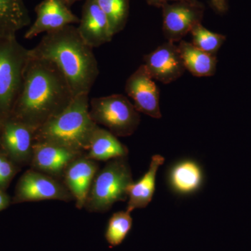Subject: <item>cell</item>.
I'll use <instances>...</instances> for the list:
<instances>
[{
    "label": "cell",
    "mask_w": 251,
    "mask_h": 251,
    "mask_svg": "<svg viewBox=\"0 0 251 251\" xmlns=\"http://www.w3.org/2000/svg\"><path fill=\"white\" fill-rule=\"evenodd\" d=\"M74 97L67 80L53 63L31 55L10 117L36 131L65 110Z\"/></svg>",
    "instance_id": "obj_1"
},
{
    "label": "cell",
    "mask_w": 251,
    "mask_h": 251,
    "mask_svg": "<svg viewBox=\"0 0 251 251\" xmlns=\"http://www.w3.org/2000/svg\"><path fill=\"white\" fill-rule=\"evenodd\" d=\"M93 49L82 39L77 27L71 25L46 33L30 54L53 63L75 97L90 94L100 73Z\"/></svg>",
    "instance_id": "obj_2"
},
{
    "label": "cell",
    "mask_w": 251,
    "mask_h": 251,
    "mask_svg": "<svg viewBox=\"0 0 251 251\" xmlns=\"http://www.w3.org/2000/svg\"><path fill=\"white\" fill-rule=\"evenodd\" d=\"M98 125L91 118L89 94L75 96L65 110L34 133V142L49 143L85 154Z\"/></svg>",
    "instance_id": "obj_3"
},
{
    "label": "cell",
    "mask_w": 251,
    "mask_h": 251,
    "mask_svg": "<svg viewBox=\"0 0 251 251\" xmlns=\"http://www.w3.org/2000/svg\"><path fill=\"white\" fill-rule=\"evenodd\" d=\"M30 57L16 36L0 38V126L11 117Z\"/></svg>",
    "instance_id": "obj_4"
},
{
    "label": "cell",
    "mask_w": 251,
    "mask_h": 251,
    "mask_svg": "<svg viewBox=\"0 0 251 251\" xmlns=\"http://www.w3.org/2000/svg\"><path fill=\"white\" fill-rule=\"evenodd\" d=\"M133 182L127 157L108 161L96 175L84 208L89 212H106L115 203L128 199V187Z\"/></svg>",
    "instance_id": "obj_5"
},
{
    "label": "cell",
    "mask_w": 251,
    "mask_h": 251,
    "mask_svg": "<svg viewBox=\"0 0 251 251\" xmlns=\"http://www.w3.org/2000/svg\"><path fill=\"white\" fill-rule=\"evenodd\" d=\"M90 115L97 125L106 127L117 137L133 135L140 123V112L122 94L91 99Z\"/></svg>",
    "instance_id": "obj_6"
},
{
    "label": "cell",
    "mask_w": 251,
    "mask_h": 251,
    "mask_svg": "<svg viewBox=\"0 0 251 251\" xmlns=\"http://www.w3.org/2000/svg\"><path fill=\"white\" fill-rule=\"evenodd\" d=\"M75 201L74 196L61 180L29 169L18 181L14 202H39L44 201Z\"/></svg>",
    "instance_id": "obj_7"
},
{
    "label": "cell",
    "mask_w": 251,
    "mask_h": 251,
    "mask_svg": "<svg viewBox=\"0 0 251 251\" xmlns=\"http://www.w3.org/2000/svg\"><path fill=\"white\" fill-rule=\"evenodd\" d=\"M163 31L168 41L176 43L182 40L196 25L202 22L204 6L186 1H175L163 5Z\"/></svg>",
    "instance_id": "obj_8"
},
{
    "label": "cell",
    "mask_w": 251,
    "mask_h": 251,
    "mask_svg": "<svg viewBox=\"0 0 251 251\" xmlns=\"http://www.w3.org/2000/svg\"><path fill=\"white\" fill-rule=\"evenodd\" d=\"M34 133L27 125L9 117L0 126V148L18 166L30 164Z\"/></svg>",
    "instance_id": "obj_9"
},
{
    "label": "cell",
    "mask_w": 251,
    "mask_h": 251,
    "mask_svg": "<svg viewBox=\"0 0 251 251\" xmlns=\"http://www.w3.org/2000/svg\"><path fill=\"white\" fill-rule=\"evenodd\" d=\"M154 80L142 64L127 79L125 92L133 100L138 112L152 118L161 119L160 91Z\"/></svg>",
    "instance_id": "obj_10"
},
{
    "label": "cell",
    "mask_w": 251,
    "mask_h": 251,
    "mask_svg": "<svg viewBox=\"0 0 251 251\" xmlns=\"http://www.w3.org/2000/svg\"><path fill=\"white\" fill-rule=\"evenodd\" d=\"M144 65L153 80L170 84L186 72L178 46L168 41L144 56Z\"/></svg>",
    "instance_id": "obj_11"
},
{
    "label": "cell",
    "mask_w": 251,
    "mask_h": 251,
    "mask_svg": "<svg viewBox=\"0 0 251 251\" xmlns=\"http://www.w3.org/2000/svg\"><path fill=\"white\" fill-rule=\"evenodd\" d=\"M35 12V21L25 34L26 39L80 22V18L71 11L63 0H43L36 6Z\"/></svg>",
    "instance_id": "obj_12"
},
{
    "label": "cell",
    "mask_w": 251,
    "mask_h": 251,
    "mask_svg": "<svg viewBox=\"0 0 251 251\" xmlns=\"http://www.w3.org/2000/svg\"><path fill=\"white\" fill-rule=\"evenodd\" d=\"M82 153L54 144L34 142L30 162L31 169L62 181L68 166Z\"/></svg>",
    "instance_id": "obj_13"
},
{
    "label": "cell",
    "mask_w": 251,
    "mask_h": 251,
    "mask_svg": "<svg viewBox=\"0 0 251 251\" xmlns=\"http://www.w3.org/2000/svg\"><path fill=\"white\" fill-rule=\"evenodd\" d=\"M78 24L79 34L93 49L110 42L113 37L108 18L96 0H85Z\"/></svg>",
    "instance_id": "obj_14"
},
{
    "label": "cell",
    "mask_w": 251,
    "mask_h": 251,
    "mask_svg": "<svg viewBox=\"0 0 251 251\" xmlns=\"http://www.w3.org/2000/svg\"><path fill=\"white\" fill-rule=\"evenodd\" d=\"M99 168L97 161L90 159L83 154L72 161L64 172L62 182L74 196L77 209H82L85 206Z\"/></svg>",
    "instance_id": "obj_15"
},
{
    "label": "cell",
    "mask_w": 251,
    "mask_h": 251,
    "mask_svg": "<svg viewBox=\"0 0 251 251\" xmlns=\"http://www.w3.org/2000/svg\"><path fill=\"white\" fill-rule=\"evenodd\" d=\"M204 179L202 166L192 158H182L175 161L166 173L167 184L178 196H191L198 193L204 185Z\"/></svg>",
    "instance_id": "obj_16"
},
{
    "label": "cell",
    "mask_w": 251,
    "mask_h": 251,
    "mask_svg": "<svg viewBox=\"0 0 251 251\" xmlns=\"http://www.w3.org/2000/svg\"><path fill=\"white\" fill-rule=\"evenodd\" d=\"M164 162L165 158L161 155L155 154L151 157L148 171L128 187V201L126 210L131 213L135 209H144L151 202L156 191L157 173Z\"/></svg>",
    "instance_id": "obj_17"
},
{
    "label": "cell",
    "mask_w": 251,
    "mask_h": 251,
    "mask_svg": "<svg viewBox=\"0 0 251 251\" xmlns=\"http://www.w3.org/2000/svg\"><path fill=\"white\" fill-rule=\"evenodd\" d=\"M128 149L110 130L96 128L91 140L86 157L96 161H108L121 157H127Z\"/></svg>",
    "instance_id": "obj_18"
},
{
    "label": "cell",
    "mask_w": 251,
    "mask_h": 251,
    "mask_svg": "<svg viewBox=\"0 0 251 251\" xmlns=\"http://www.w3.org/2000/svg\"><path fill=\"white\" fill-rule=\"evenodd\" d=\"M179 50L186 70L193 76L209 77L216 74L218 59L216 55L204 52L184 40L179 41Z\"/></svg>",
    "instance_id": "obj_19"
},
{
    "label": "cell",
    "mask_w": 251,
    "mask_h": 251,
    "mask_svg": "<svg viewBox=\"0 0 251 251\" xmlns=\"http://www.w3.org/2000/svg\"><path fill=\"white\" fill-rule=\"evenodd\" d=\"M30 23L23 0H0V38L16 36L18 31Z\"/></svg>",
    "instance_id": "obj_20"
},
{
    "label": "cell",
    "mask_w": 251,
    "mask_h": 251,
    "mask_svg": "<svg viewBox=\"0 0 251 251\" xmlns=\"http://www.w3.org/2000/svg\"><path fill=\"white\" fill-rule=\"evenodd\" d=\"M133 226V219L128 211H117L109 219L105 239L110 248L118 247L125 240Z\"/></svg>",
    "instance_id": "obj_21"
},
{
    "label": "cell",
    "mask_w": 251,
    "mask_h": 251,
    "mask_svg": "<svg viewBox=\"0 0 251 251\" xmlns=\"http://www.w3.org/2000/svg\"><path fill=\"white\" fill-rule=\"evenodd\" d=\"M108 18L114 35L123 30L129 15L130 0H96Z\"/></svg>",
    "instance_id": "obj_22"
},
{
    "label": "cell",
    "mask_w": 251,
    "mask_h": 251,
    "mask_svg": "<svg viewBox=\"0 0 251 251\" xmlns=\"http://www.w3.org/2000/svg\"><path fill=\"white\" fill-rule=\"evenodd\" d=\"M190 32L192 35L193 45L204 52L214 55L217 53L226 39V36L223 34L213 32L206 29L202 23L194 26Z\"/></svg>",
    "instance_id": "obj_23"
},
{
    "label": "cell",
    "mask_w": 251,
    "mask_h": 251,
    "mask_svg": "<svg viewBox=\"0 0 251 251\" xmlns=\"http://www.w3.org/2000/svg\"><path fill=\"white\" fill-rule=\"evenodd\" d=\"M19 168L0 148V190L4 191L9 186Z\"/></svg>",
    "instance_id": "obj_24"
},
{
    "label": "cell",
    "mask_w": 251,
    "mask_h": 251,
    "mask_svg": "<svg viewBox=\"0 0 251 251\" xmlns=\"http://www.w3.org/2000/svg\"><path fill=\"white\" fill-rule=\"evenodd\" d=\"M150 6H155V7L161 8L163 5L167 4L171 1H186V2L192 3V4H201L198 0H145Z\"/></svg>",
    "instance_id": "obj_25"
},
{
    "label": "cell",
    "mask_w": 251,
    "mask_h": 251,
    "mask_svg": "<svg viewBox=\"0 0 251 251\" xmlns=\"http://www.w3.org/2000/svg\"><path fill=\"white\" fill-rule=\"evenodd\" d=\"M211 3L214 9L219 14H225L228 10L227 0H211Z\"/></svg>",
    "instance_id": "obj_26"
},
{
    "label": "cell",
    "mask_w": 251,
    "mask_h": 251,
    "mask_svg": "<svg viewBox=\"0 0 251 251\" xmlns=\"http://www.w3.org/2000/svg\"><path fill=\"white\" fill-rule=\"evenodd\" d=\"M10 202L9 196L4 191L0 190V211L6 209L9 205Z\"/></svg>",
    "instance_id": "obj_27"
},
{
    "label": "cell",
    "mask_w": 251,
    "mask_h": 251,
    "mask_svg": "<svg viewBox=\"0 0 251 251\" xmlns=\"http://www.w3.org/2000/svg\"><path fill=\"white\" fill-rule=\"evenodd\" d=\"M81 1V0H63L64 3L67 5L68 6H72V5L75 4L77 1Z\"/></svg>",
    "instance_id": "obj_28"
}]
</instances>
